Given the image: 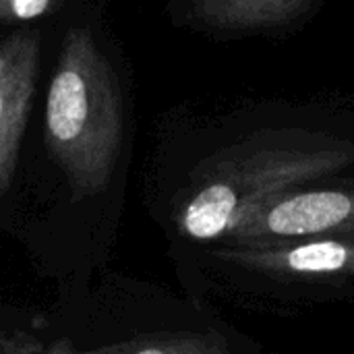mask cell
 <instances>
[{
  "label": "cell",
  "instance_id": "7",
  "mask_svg": "<svg viewBox=\"0 0 354 354\" xmlns=\"http://www.w3.org/2000/svg\"><path fill=\"white\" fill-rule=\"evenodd\" d=\"M56 0H0V23H25L50 12Z\"/></svg>",
  "mask_w": 354,
  "mask_h": 354
},
{
  "label": "cell",
  "instance_id": "2",
  "mask_svg": "<svg viewBox=\"0 0 354 354\" xmlns=\"http://www.w3.org/2000/svg\"><path fill=\"white\" fill-rule=\"evenodd\" d=\"M209 286L266 317H299L354 303V236L199 247Z\"/></svg>",
  "mask_w": 354,
  "mask_h": 354
},
{
  "label": "cell",
  "instance_id": "1",
  "mask_svg": "<svg viewBox=\"0 0 354 354\" xmlns=\"http://www.w3.org/2000/svg\"><path fill=\"white\" fill-rule=\"evenodd\" d=\"M346 170H354V93L251 97L195 135L170 224L193 247L220 245L270 197Z\"/></svg>",
  "mask_w": 354,
  "mask_h": 354
},
{
  "label": "cell",
  "instance_id": "5",
  "mask_svg": "<svg viewBox=\"0 0 354 354\" xmlns=\"http://www.w3.org/2000/svg\"><path fill=\"white\" fill-rule=\"evenodd\" d=\"M328 0H174L178 25L218 39H284L303 31Z\"/></svg>",
  "mask_w": 354,
  "mask_h": 354
},
{
  "label": "cell",
  "instance_id": "3",
  "mask_svg": "<svg viewBox=\"0 0 354 354\" xmlns=\"http://www.w3.org/2000/svg\"><path fill=\"white\" fill-rule=\"evenodd\" d=\"M46 145L77 199L106 189L122 145L114 71L89 29L66 33L46 100Z\"/></svg>",
  "mask_w": 354,
  "mask_h": 354
},
{
  "label": "cell",
  "instance_id": "4",
  "mask_svg": "<svg viewBox=\"0 0 354 354\" xmlns=\"http://www.w3.org/2000/svg\"><path fill=\"white\" fill-rule=\"evenodd\" d=\"M313 236H354V170L301 183L263 201L220 245H261Z\"/></svg>",
  "mask_w": 354,
  "mask_h": 354
},
{
  "label": "cell",
  "instance_id": "6",
  "mask_svg": "<svg viewBox=\"0 0 354 354\" xmlns=\"http://www.w3.org/2000/svg\"><path fill=\"white\" fill-rule=\"evenodd\" d=\"M39 35L21 29L0 39V193L10 187L35 89Z\"/></svg>",
  "mask_w": 354,
  "mask_h": 354
}]
</instances>
